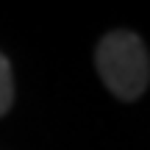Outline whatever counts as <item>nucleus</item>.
I'll use <instances>...</instances> for the list:
<instances>
[{"instance_id":"nucleus-1","label":"nucleus","mask_w":150,"mask_h":150,"mask_svg":"<svg viewBox=\"0 0 150 150\" xmlns=\"http://www.w3.org/2000/svg\"><path fill=\"white\" fill-rule=\"evenodd\" d=\"M100 81L120 100H136L150 83V56L134 31H111L100 39L95 53Z\"/></svg>"},{"instance_id":"nucleus-2","label":"nucleus","mask_w":150,"mask_h":150,"mask_svg":"<svg viewBox=\"0 0 150 150\" xmlns=\"http://www.w3.org/2000/svg\"><path fill=\"white\" fill-rule=\"evenodd\" d=\"M11 103H14V75L8 59L0 53V117L11 108Z\"/></svg>"}]
</instances>
